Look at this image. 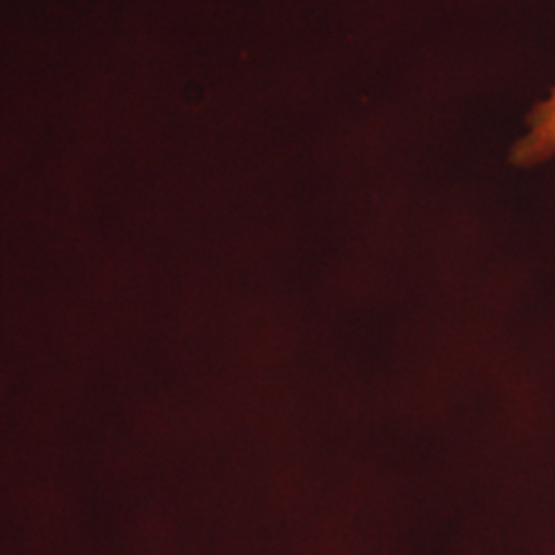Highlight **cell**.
Listing matches in <instances>:
<instances>
[{"label": "cell", "mask_w": 555, "mask_h": 555, "mask_svg": "<svg viewBox=\"0 0 555 555\" xmlns=\"http://www.w3.org/2000/svg\"><path fill=\"white\" fill-rule=\"evenodd\" d=\"M555 151V91L550 100L539 103L529 119V132L516 146V160L537 163Z\"/></svg>", "instance_id": "obj_1"}]
</instances>
